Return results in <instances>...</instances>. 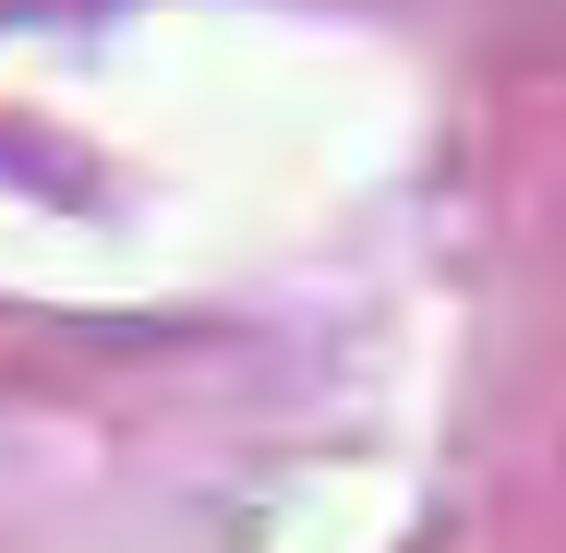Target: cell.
Wrapping results in <instances>:
<instances>
[]
</instances>
